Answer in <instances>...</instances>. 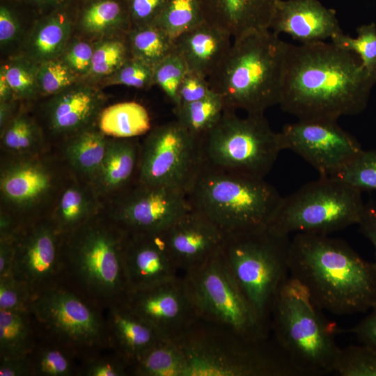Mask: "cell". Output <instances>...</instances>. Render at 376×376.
<instances>
[{"mask_svg":"<svg viewBox=\"0 0 376 376\" xmlns=\"http://www.w3.org/2000/svg\"><path fill=\"white\" fill-rule=\"evenodd\" d=\"M375 84L359 57L332 42L289 43L279 105L298 120H338L362 112Z\"/></svg>","mask_w":376,"mask_h":376,"instance_id":"obj_1","label":"cell"},{"mask_svg":"<svg viewBox=\"0 0 376 376\" xmlns=\"http://www.w3.org/2000/svg\"><path fill=\"white\" fill-rule=\"evenodd\" d=\"M290 276L322 311L347 315L376 306V265L329 235L296 233L290 238Z\"/></svg>","mask_w":376,"mask_h":376,"instance_id":"obj_2","label":"cell"},{"mask_svg":"<svg viewBox=\"0 0 376 376\" xmlns=\"http://www.w3.org/2000/svg\"><path fill=\"white\" fill-rule=\"evenodd\" d=\"M270 29L233 39L225 60L208 79L226 109L264 114L279 104L288 42Z\"/></svg>","mask_w":376,"mask_h":376,"instance_id":"obj_3","label":"cell"},{"mask_svg":"<svg viewBox=\"0 0 376 376\" xmlns=\"http://www.w3.org/2000/svg\"><path fill=\"white\" fill-rule=\"evenodd\" d=\"M93 217L64 234L60 283L107 308L123 303L130 292L125 267L128 233L110 218Z\"/></svg>","mask_w":376,"mask_h":376,"instance_id":"obj_4","label":"cell"},{"mask_svg":"<svg viewBox=\"0 0 376 376\" xmlns=\"http://www.w3.org/2000/svg\"><path fill=\"white\" fill-rule=\"evenodd\" d=\"M177 340L185 376H303L273 337L249 338L198 318Z\"/></svg>","mask_w":376,"mask_h":376,"instance_id":"obj_5","label":"cell"},{"mask_svg":"<svg viewBox=\"0 0 376 376\" xmlns=\"http://www.w3.org/2000/svg\"><path fill=\"white\" fill-rule=\"evenodd\" d=\"M191 207L234 235L269 226L282 197L265 178L201 164L187 191Z\"/></svg>","mask_w":376,"mask_h":376,"instance_id":"obj_6","label":"cell"},{"mask_svg":"<svg viewBox=\"0 0 376 376\" xmlns=\"http://www.w3.org/2000/svg\"><path fill=\"white\" fill-rule=\"evenodd\" d=\"M290 276L277 292L270 313L273 338L303 376L334 373L340 350L338 327Z\"/></svg>","mask_w":376,"mask_h":376,"instance_id":"obj_7","label":"cell"},{"mask_svg":"<svg viewBox=\"0 0 376 376\" xmlns=\"http://www.w3.org/2000/svg\"><path fill=\"white\" fill-rule=\"evenodd\" d=\"M290 236L268 227L225 236L221 253L257 314L270 325L274 298L289 279Z\"/></svg>","mask_w":376,"mask_h":376,"instance_id":"obj_8","label":"cell"},{"mask_svg":"<svg viewBox=\"0 0 376 376\" xmlns=\"http://www.w3.org/2000/svg\"><path fill=\"white\" fill-rule=\"evenodd\" d=\"M105 309L62 283L33 295L28 306L38 338L84 359L111 347Z\"/></svg>","mask_w":376,"mask_h":376,"instance_id":"obj_9","label":"cell"},{"mask_svg":"<svg viewBox=\"0 0 376 376\" xmlns=\"http://www.w3.org/2000/svg\"><path fill=\"white\" fill-rule=\"evenodd\" d=\"M201 164L228 172L265 178L283 150L279 132L264 114L225 109L200 141Z\"/></svg>","mask_w":376,"mask_h":376,"instance_id":"obj_10","label":"cell"},{"mask_svg":"<svg viewBox=\"0 0 376 376\" xmlns=\"http://www.w3.org/2000/svg\"><path fill=\"white\" fill-rule=\"evenodd\" d=\"M363 207L361 191L336 179L320 176L282 197L268 228L287 236L330 235L358 224Z\"/></svg>","mask_w":376,"mask_h":376,"instance_id":"obj_11","label":"cell"},{"mask_svg":"<svg viewBox=\"0 0 376 376\" xmlns=\"http://www.w3.org/2000/svg\"><path fill=\"white\" fill-rule=\"evenodd\" d=\"M182 276L199 319L249 338L269 336V324L252 308L220 251Z\"/></svg>","mask_w":376,"mask_h":376,"instance_id":"obj_12","label":"cell"},{"mask_svg":"<svg viewBox=\"0 0 376 376\" xmlns=\"http://www.w3.org/2000/svg\"><path fill=\"white\" fill-rule=\"evenodd\" d=\"M201 165L200 141L174 120L147 134L140 150L138 184L187 194Z\"/></svg>","mask_w":376,"mask_h":376,"instance_id":"obj_13","label":"cell"},{"mask_svg":"<svg viewBox=\"0 0 376 376\" xmlns=\"http://www.w3.org/2000/svg\"><path fill=\"white\" fill-rule=\"evenodd\" d=\"M279 134L282 149L297 153L321 177L332 176L363 150L337 120H298L285 125Z\"/></svg>","mask_w":376,"mask_h":376,"instance_id":"obj_14","label":"cell"},{"mask_svg":"<svg viewBox=\"0 0 376 376\" xmlns=\"http://www.w3.org/2000/svg\"><path fill=\"white\" fill-rule=\"evenodd\" d=\"M63 236L52 219L18 229L12 276L32 295L61 282Z\"/></svg>","mask_w":376,"mask_h":376,"instance_id":"obj_15","label":"cell"},{"mask_svg":"<svg viewBox=\"0 0 376 376\" xmlns=\"http://www.w3.org/2000/svg\"><path fill=\"white\" fill-rule=\"evenodd\" d=\"M123 303L166 339L180 338L198 319L182 274L130 291Z\"/></svg>","mask_w":376,"mask_h":376,"instance_id":"obj_16","label":"cell"},{"mask_svg":"<svg viewBox=\"0 0 376 376\" xmlns=\"http://www.w3.org/2000/svg\"><path fill=\"white\" fill-rule=\"evenodd\" d=\"M190 209L183 191L138 184L109 218L128 234H159Z\"/></svg>","mask_w":376,"mask_h":376,"instance_id":"obj_17","label":"cell"},{"mask_svg":"<svg viewBox=\"0 0 376 376\" xmlns=\"http://www.w3.org/2000/svg\"><path fill=\"white\" fill-rule=\"evenodd\" d=\"M159 235L181 273L217 253L225 238L213 222L191 207Z\"/></svg>","mask_w":376,"mask_h":376,"instance_id":"obj_18","label":"cell"},{"mask_svg":"<svg viewBox=\"0 0 376 376\" xmlns=\"http://www.w3.org/2000/svg\"><path fill=\"white\" fill-rule=\"evenodd\" d=\"M269 29L277 35L288 34L301 44L324 41L343 33L335 10L318 0H277Z\"/></svg>","mask_w":376,"mask_h":376,"instance_id":"obj_19","label":"cell"},{"mask_svg":"<svg viewBox=\"0 0 376 376\" xmlns=\"http://www.w3.org/2000/svg\"><path fill=\"white\" fill-rule=\"evenodd\" d=\"M125 267L130 292L152 287L182 274L159 234H128Z\"/></svg>","mask_w":376,"mask_h":376,"instance_id":"obj_20","label":"cell"},{"mask_svg":"<svg viewBox=\"0 0 376 376\" xmlns=\"http://www.w3.org/2000/svg\"><path fill=\"white\" fill-rule=\"evenodd\" d=\"M104 102V95L97 88L78 81L52 96L48 102L49 125L58 134H77L97 120Z\"/></svg>","mask_w":376,"mask_h":376,"instance_id":"obj_21","label":"cell"},{"mask_svg":"<svg viewBox=\"0 0 376 376\" xmlns=\"http://www.w3.org/2000/svg\"><path fill=\"white\" fill-rule=\"evenodd\" d=\"M205 22L232 38L269 29L277 0H199Z\"/></svg>","mask_w":376,"mask_h":376,"instance_id":"obj_22","label":"cell"},{"mask_svg":"<svg viewBox=\"0 0 376 376\" xmlns=\"http://www.w3.org/2000/svg\"><path fill=\"white\" fill-rule=\"evenodd\" d=\"M231 38L228 33L204 22L175 39L174 50L189 71L209 78L228 55Z\"/></svg>","mask_w":376,"mask_h":376,"instance_id":"obj_23","label":"cell"},{"mask_svg":"<svg viewBox=\"0 0 376 376\" xmlns=\"http://www.w3.org/2000/svg\"><path fill=\"white\" fill-rule=\"evenodd\" d=\"M111 348L130 365L164 338L123 302L105 309Z\"/></svg>","mask_w":376,"mask_h":376,"instance_id":"obj_24","label":"cell"},{"mask_svg":"<svg viewBox=\"0 0 376 376\" xmlns=\"http://www.w3.org/2000/svg\"><path fill=\"white\" fill-rule=\"evenodd\" d=\"M52 176L40 162L23 160L10 164L1 175L3 198L16 207L25 208L39 202L49 191Z\"/></svg>","mask_w":376,"mask_h":376,"instance_id":"obj_25","label":"cell"},{"mask_svg":"<svg viewBox=\"0 0 376 376\" xmlns=\"http://www.w3.org/2000/svg\"><path fill=\"white\" fill-rule=\"evenodd\" d=\"M72 28L70 18L63 12L43 17L28 36L24 56L37 64L59 58L69 42Z\"/></svg>","mask_w":376,"mask_h":376,"instance_id":"obj_26","label":"cell"},{"mask_svg":"<svg viewBox=\"0 0 376 376\" xmlns=\"http://www.w3.org/2000/svg\"><path fill=\"white\" fill-rule=\"evenodd\" d=\"M81 32L91 38L125 36L132 28L125 0H91L79 19Z\"/></svg>","mask_w":376,"mask_h":376,"instance_id":"obj_27","label":"cell"},{"mask_svg":"<svg viewBox=\"0 0 376 376\" xmlns=\"http://www.w3.org/2000/svg\"><path fill=\"white\" fill-rule=\"evenodd\" d=\"M139 155L140 151L131 139L109 141L102 163L95 176L100 188L111 191L125 187L139 166Z\"/></svg>","mask_w":376,"mask_h":376,"instance_id":"obj_28","label":"cell"},{"mask_svg":"<svg viewBox=\"0 0 376 376\" xmlns=\"http://www.w3.org/2000/svg\"><path fill=\"white\" fill-rule=\"evenodd\" d=\"M99 130L116 139H131L148 134L151 130L150 118L141 104L123 102L102 109L97 118Z\"/></svg>","mask_w":376,"mask_h":376,"instance_id":"obj_29","label":"cell"},{"mask_svg":"<svg viewBox=\"0 0 376 376\" xmlns=\"http://www.w3.org/2000/svg\"><path fill=\"white\" fill-rule=\"evenodd\" d=\"M187 361L177 340L163 339L129 366L130 375L185 376Z\"/></svg>","mask_w":376,"mask_h":376,"instance_id":"obj_30","label":"cell"},{"mask_svg":"<svg viewBox=\"0 0 376 376\" xmlns=\"http://www.w3.org/2000/svg\"><path fill=\"white\" fill-rule=\"evenodd\" d=\"M38 340L28 310L0 309V358L26 357Z\"/></svg>","mask_w":376,"mask_h":376,"instance_id":"obj_31","label":"cell"},{"mask_svg":"<svg viewBox=\"0 0 376 376\" xmlns=\"http://www.w3.org/2000/svg\"><path fill=\"white\" fill-rule=\"evenodd\" d=\"M29 358L33 376H79L84 359L70 348L40 338Z\"/></svg>","mask_w":376,"mask_h":376,"instance_id":"obj_32","label":"cell"},{"mask_svg":"<svg viewBox=\"0 0 376 376\" xmlns=\"http://www.w3.org/2000/svg\"><path fill=\"white\" fill-rule=\"evenodd\" d=\"M109 141L91 127L77 134L68 143L65 154L71 165L83 173L95 176L104 157Z\"/></svg>","mask_w":376,"mask_h":376,"instance_id":"obj_33","label":"cell"},{"mask_svg":"<svg viewBox=\"0 0 376 376\" xmlns=\"http://www.w3.org/2000/svg\"><path fill=\"white\" fill-rule=\"evenodd\" d=\"M226 109L221 97L212 92L206 97L173 107L175 120L200 141L215 125Z\"/></svg>","mask_w":376,"mask_h":376,"instance_id":"obj_34","label":"cell"},{"mask_svg":"<svg viewBox=\"0 0 376 376\" xmlns=\"http://www.w3.org/2000/svg\"><path fill=\"white\" fill-rule=\"evenodd\" d=\"M126 38L132 57L153 68L174 49L173 40L155 24L132 27Z\"/></svg>","mask_w":376,"mask_h":376,"instance_id":"obj_35","label":"cell"},{"mask_svg":"<svg viewBox=\"0 0 376 376\" xmlns=\"http://www.w3.org/2000/svg\"><path fill=\"white\" fill-rule=\"evenodd\" d=\"M132 57L126 35L100 39L94 43L90 70L84 79L102 81Z\"/></svg>","mask_w":376,"mask_h":376,"instance_id":"obj_36","label":"cell"},{"mask_svg":"<svg viewBox=\"0 0 376 376\" xmlns=\"http://www.w3.org/2000/svg\"><path fill=\"white\" fill-rule=\"evenodd\" d=\"M204 22L199 0H169L155 24L174 40Z\"/></svg>","mask_w":376,"mask_h":376,"instance_id":"obj_37","label":"cell"},{"mask_svg":"<svg viewBox=\"0 0 376 376\" xmlns=\"http://www.w3.org/2000/svg\"><path fill=\"white\" fill-rule=\"evenodd\" d=\"M92 217V206L86 194L77 187H70L63 192L52 219L65 234Z\"/></svg>","mask_w":376,"mask_h":376,"instance_id":"obj_38","label":"cell"},{"mask_svg":"<svg viewBox=\"0 0 376 376\" xmlns=\"http://www.w3.org/2000/svg\"><path fill=\"white\" fill-rule=\"evenodd\" d=\"M330 178L359 191L376 190V150H362Z\"/></svg>","mask_w":376,"mask_h":376,"instance_id":"obj_39","label":"cell"},{"mask_svg":"<svg viewBox=\"0 0 376 376\" xmlns=\"http://www.w3.org/2000/svg\"><path fill=\"white\" fill-rule=\"evenodd\" d=\"M357 38L343 33L334 36L331 41L338 47L357 54L363 68L376 76V24L371 22L357 29Z\"/></svg>","mask_w":376,"mask_h":376,"instance_id":"obj_40","label":"cell"},{"mask_svg":"<svg viewBox=\"0 0 376 376\" xmlns=\"http://www.w3.org/2000/svg\"><path fill=\"white\" fill-rule=\"evenodd\" d=\"M38 64L29 58L15 57L2 65L15 99H32L40 94L38 83Z\"/></svg>","mask_w":376,"mask_h":376,"instance_id":"obj_41","label":"cell"},{"mask_svg":"<svg viewBox=\"0 0 376 376\" xmlns=\"http://www.w3.org/2000/svg\"><path fill=\"white\" fill-rule=\"evenodd\" d=\"M334 373L340 376H376V349L363 344L340 347Z\"/></svg>","mask_w":376,"mask_h":376,"instance_id":"obj_42","label":"cell"},{"mask_svg":"<svg viewBox=\"0 0 376 376\" xmlns=\"http://www.w3.org/2000/svg\"><path fill=\"white\" fill-rule=\"evenodd\" d=\"M188 71L185 61L174 49L153 68L154 85L162 91L173 107L178 104V88Z\"/></svg>","mask_w":376,"mask_h":376,"instance_id":"obj_43","label":"cell"},{"mask_svg":"<svg viewBox=\"0 0 376 376\" xmlns=\"http://www.w3.org/2000/svg\"><path fill=\"white\" fill-rule=\"evenodd\" d=\"M1 142L8 151L25 153L33 149L39 140L34 122L25 114L13 118L1 130Z\"/></svg>","mask_w":376,"mask_h":376,"instance_id":"obj_44","label":"cell"},{"mask_svg":"<svg viewBox=\"0 0 376 376\" xmlns=\"http://www.w3.org/2000/svg\"><path fill=\"white\" fill-rule=\"evenodd\" d=\"M59 58L38 64V83L40 95L54 96L80 80Z\"/></svg>","mask_w":376,"mask_h":376,"instance_id":"obj_45","label":"cell"},{"mask_svg":"<svg viewBox=\"0 0 376 376\" xmlns=\"http://www.w3.org/2000/svg\"><path fill=\"white\" fill-rule=\"evenodd\" d=\"M153 68L141 60L130 57L115 72L102 80V85L148 89L154 85Z\"/></svg>","mask_w":376,"mask_h":376,"instance_id":"obj_46","label":"cell"},{"mask_svg":"<svg viewBox=\"0 0 376 376\" xmlns=\"http://www.w3.org/2000/svg\"><path fill=\"white\" fill-rule=\"evenodd\" d=\"M129 364L113 348L109 347L85 358L79 376H127Z\"/></svg>","mask_w":376,"mask_h":376,"instance_id":"obj_47","label":"cell"},{"mask_svg":"<svg viewBox=\"0 0 376 376\" xmlns=\"http://www.w3.org/2000/svg\"><path fill=\"white\" fill-rule=\"evenodd\" d=\"M94 43L75 39L68 43L59 58L78 77L84 79L91 65Z\"/></svg>","mask_w":376,"mask_h":376,"instance_id":"obj_48","label":"cell"},{"mask_svg":"<svg viewBox=\"0 0 376 376\" xmlns=\"http://www.w3.org/2000/svg\"><path fill=\"white\" fill-rule=\"evenodd\" d=\"M32 295L13 276L0 277V309L28 310Z\"/></svg>","mask_w":376,"mask_h":376,"instance_id":"obj_49","label":"cell"},{"mask_svg":"<svg viewBox=\"0 0 376 376\" xmlns=\"http://www.w3.org/2000/svg\"><path fill=\"white\" fill-rule=\"evenodd\" d=\"M132 27L155 24L169 0H125Z\"/></svg>","mask_w":376,"mask_h":376,"instance_id":"obj_50","label":"cell"},{"mask_svg":"<svg viewBox=\"0 0 376 376\" xmlns=\"http://www.w3.org/2000/svg\"><path fill=\"white\" fill-rule=\"evenodd\" d=\"M212 92L207 77L189 70L179 86L176 106L202 100Z\"/></svg>","mask_w":376,"mask_h":376,"instance_id":"obj_51","label":"cell"},{"mask_svg":"<svg viewBox=\"0 0 376 376\" xmlns=\"http://www.w3.org/2000/svg\"><path fill=\"white\" fill-rule=\"evenodd\" d=\"M338 333L352 334L361 344L376 349V306L357 324L347 329L338 328Z\"/></svg>","mask_w":376,"mask_h":376,"instance_id":"obj_52","label":"cell"},{"mask_svg":"<svg viewBox=\"0 0 376 376\" xmlns=\"http://www.w3.org/2000/svg\"><path fill=\"white\" fill-rule=\"evenodd\" d=\"M19 24L16 15L5 6L0 7V45L4 47L18 36Z\"/></svg>","mask_w":376,"mask_h":376,"instance_id":"obj_53","label":"cell"},{"mask_svg":"<svg viewBox=\"0 0 376 376\" xmlns=\"http://www.w3.org/2000/svg\"><path fill=\"white\" fill-rule=\"evenodd\" d=\"M361 233L371 242L375 254L376 265V204L370 201L364 204L358 223Z\"/></svg>","mask_w":376,"mask_h":376,"instance_id":"obj_54","label":"cell"},{"mask_svg":"<svg viewBox=\"0 0 376 376\" xmlns=\"http://www.w3.org/2000/svg\"><path fill=\"white\" fill-rule=\"evenodd\" d=\"M0 376H33L29 355L0 358Z\"/></svg>","mask_w":376,"mask_h":376,"instance_id":"obj_55","label":"cell"},{"mask_svg":"<svg viewBox=\"0 0 376 376\" xmlns=\"http://www.w3.org/2000/svg\"><path fill=\"white\" fill-rule=\"evenodd\" d=\"M15 237L16 234L0 237V277L12 276L15 253Z\"/></svg>","mask_w":376,"mask_h":376,"instance_id":"obj_56","label":"cell"},{"mask_svg":"<svg viewBox=\"0 0 376 376\" xmlns=\"http://www.w3.org/2000/svg\"><path fill=\"white\" fill-rule=\"evenodd\" d=\"M13 91L2 68L0 69V102L14 101Z\"/></svg>","mask_w":376,"mask_h":376,"instance_id":"obj_57","label":"cell"},{"mask_svg":"<svg viewBox=\"0 0 376 376\" xmlns=\"http://www.w3.org/2000/svg\"><path fill=\"white\" fill-rule=\"evenodd\" d=\"M13 102H0V126L1 130L12 119L10 116L13 109Z\"/></svg>","mask_w":376,"mask_h":376,"instance_id":"obj_58","label":"cell"},{"mask_svg":"<svg viewBox=\"0 0 376 376\" xmlns=\"http://www.w3.org/2000/svg\"><path fill=\"white\" fill-rule=\"evenodd\" d=\"M40 6L60 7L70 2V0H31Z\"/></svg>","mask_w":376,"mask_h":376,"instance_id":"obj_59","label":"cell"}]
</instances>
